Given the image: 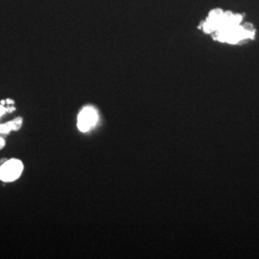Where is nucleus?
<instances>
[{"instance_id": "obj_1", "label": "nucleus", "mask_w": 259, "mask_h": 259, "mask_svg": "<svg viewBox=\"0 0 259 259\" xmlns=\"http://www.w3.org/2000/svg\"><path fill=\"white\" fill-rule=\"evenodd\" d=\"M242 15L232 12H224L221 9L212 10L204 24L202 25L204 33L214 34V38L221 42L236 45L243 39L252 38L254 31L242 26Z\"/></svg>"}, {"instance_id": "obj_2", "label": "nucleus", "mask_w": 259, "mask_h": 259, "mask_svg": "<svg viewBox=\"0 0 259 259\" xmlns=\"http://www.w3.org/2000/svg\"><path fill=\"white\" fill-rule=\"evenodd\" d=\"M23 162L18 158L7 159L0 167V180L4 183H13L19 180L23 173Z\"/></svg>"}, {"instance_id": "obj_3", "label": "nucleus", "mask_w": 259, "mask_h": 259, "mask_svg": "<svg viewBox=\"0 0 259 259\" xmlns=\"http://www.w3.org/2000/svg\"><path fill=\"white\" fill-rule=\"evenodd\" d=\"M98 119V112L93 107H84L78 115L77 127L82 133L90 132L96 126Z\"/></svg>"}, {"instance_id": "obj_4", "label": "nucleus", "mask_w": 259, "mask_h": 259, "mask_svg": "<svg viewBox=\"0 0 259 259\" xmlns=\"http://www.w3.org/2000/svg\"><path fill=\"white\" fill-rule=\"evenodd\" d=\"M22 124H23V119L20 116L15 118L14 120H11L9 122L0 124V134L7 135L12 131H15V132L19 131L20 128L22 127Z\"/></svg>"}, {"instance_id": "obj_5", "label": "nucleus", "mask_w": 259, "mask_h": 259, "mask_svg": "<svg viewBox=\"0 0 259 259\" xmlns=\"http://www.w3.org/2000/svg\"><path fill=\"white\" fill-rule=\"evenodd\" d=\"M6 113V107H4V105L0 104V118Z\"/></svg>"}, {"instance_id": "obj_6", "label": "nucleus", "mask_w": 259, "mask_h": 259, "mask_svg": "<svg viewBox=\"0 0 259 259\" xmlns=\"http://www.w3.org/2000/svg\"><path fill=\"white\" fill-rule=\"evenodd\" d=\"M5 145H6L5 139H3L2 137H0V150H2V149L4 148Z\"/></svg>"}, {"instance_id": "obj_7", "label": "nucleus", "mask_w": 259, "mask_h": 259, "mask_svg": "<svg viewBox=\"0 0 259 259\" xmlns=\"http://www.w3.org/2000/svg\"><path fill=\"white\" fill-rule=\"evenodd\" d=\"M16 111V108L14 106H12V105L6 108V113H12L13 111Z\"/></svg>"}, {"instance_id": "obj_8", "label": "nucleus", "mask_w": 259, "mask_h": 259, "mask_svg": "<svg viewBox=\"0 0 259 259\" xmlns=\"http://www.w3.org/2000/svg\"><path fill=\"white\" fill-rule=\"evenodd\" d=\"M5 101L7 103V105H14L15 104V101L12 100V99H6Z\"/></svg>"}, {"instance_id": "obj_9", "label": "nucleus", "mask_w": 259, "mask_h": 259, "mask_svg": "<svg viewBox=\"0 0 259 259\" xmlns=\"http://www.w3.org/2000/svg\"><path fill=\"white\" fill-rule=\"evenodd\" d=\"M0 167H1V164H0Z\"/></svg>"}]
</instances>
